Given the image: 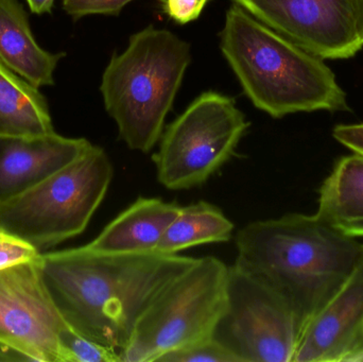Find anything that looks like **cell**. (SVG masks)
<instances>
[{
	"label": "cell",
	"mask_w": 363,
	"mask_h": 362,
	"mask_svg": "<svg viewBox=\"0 0 363 362\" xmlns=\"http://www.w3.org/2000/svg\"><path fill=\"white\" fill-rule=\"evenodd\" d=\"M93 144L59 134L0 135V203L18 197L82 157Z\"/></svg>",
	"instance_id": "7c38bea8"
},
{
	"label": "cell",
	"mask_w": 363,
	"mask_h": 362,
	"mask_svg": "<svg viewBox=\"0 0 363 362\" xmlns=\"http://www.w3.org/2000/svg\"><path fill=\"white\" fill-rule=\"evenodd\" d=\"M317 214L353 237H363V157L349 155L337 162L319 191Z\"/></svg>",
	"instance_id": "9a60e30c"
},
{
	"label": "cell",
	"mask_w": 363,
	"mask_h": 362,
	"mask_svg": "<svg viewBox=\"0 0 363 362\" xmlns=\"http://www.w3.org/2000/svg\"><path fill=\"white\" fill-rule=\"evenodd\" d=\"M133 0H62L64 10L74 19L87 15L118 16L123 9Z\"/></svg>",
	"instance_id": "ffe728a7"
},
{
	"label": "cell",
	"mask_w": 363,
	"mask_h": 362,
	"mask_svg": "<svg viewBox=\"0 0 363 362\" xmlns=\"http://www.w3.org/2000/svg\"><path fill=\"white\" fill-rule=\"evenodd\" d=\"M228 272L220 259L202 257L168 283L138 319L121 361L157 362L213 338L225 307Z\"/></svg>",
	"instance_id": "8992f818"
},
{
	"label": "cell",
	"mask_w": 363,
	"mask_h": 362,
	"mask_svg": "<svg viewBox=\"0 0 363 362\" xmlns=\"http://www.w3.org/2000/svg\"><path fill=\"white\" fill-rule=\"evenodd\" d=\"M362 244L318 214H288L241 229L235 265L289 303L302 334L347 282Z\"/></svg>",
	"instance_id": "7a4b0ae2"
},
{
	"label": "cell",
	"mask_w": 363,
	"mask_h": 362,
	"mask_svg": "<svg viewBox=\"0 0 363 362\" xmlns=\"http://www.w3.org/2000/svg\"><path fill=\"white\" fill-rule=\"evenodd\" d=\"M32 12L36 14H44L51 12L55 0H27Z\"/></svg>",
	"instance_id": "d4e9b609"
},
{
	"label": "cell",
	"mask_w": 363,
	"mask_h": 362,
	"mask_svg": "<svg viewBox=\"0 0 363 362\" xmlns=\"http://www.w3.org/2000/svg\"><path fill=\"white\" fill-rule=\"evenodd\" d=\"M234 223L217 206L207 202L181 206L155 253L177 255L186 249L230 242Z\"/></svg>",
	"instance_id": "e0dca14e"
},
{
	"label": "cell",
	"mask_w": 363,
	"mask_h": 362,
	"mask_svg": "<svg viewBox=\"0 0 363 362\" xmlns=\"http://www.w3.org/2000/svg\"><path fill=\"white\" fill-rule=\"evenodd\" d=\"M64 55L38 46L17 0H0V61L6 67L40 89L53 85V72Z\"/></svg>",
	"instance_id": "5bb4252c"
},
{
	"label": "cell",
	"mask_w": 363,
	"mask_h": 362,
	"mask_svg": "<svg viewBox=\"0 0 363 362\" xmlns=\"http://www.w3.org/2000/svg\"><path fill=\"white\" fill-rule=\"evenodd\" d=\"M300 337L296 314L279 293L235 264L228 267L216 341L240 362H292Z\"/></svg>",
	"instance_id": "ba28073f"
},
{
	"label": "cell",
	"mask_w": 363,
	"mask_h": 362,
	"mask_svg": "<svg viewBox=\"0 0 363 362\" xmlns=\"http://www.w3.org/2000/svg\"><path fill=\"white\" fill-rule=\"evenodd\" d=\"M196 259L159 253L106 254L83 246L40 253L38 267L66 324L121 354L147 306Z\"/></svg>",
	"instance_id": "6da1fadb"
},
{
	"label": "cell",
	"mask_w": 363,
	"mask_h": 362,
	"mask_svg": "<svg viewBox=\"0 0 363 362\" xmlns=\"http://www.w3.org/2000/svg\"><path fill=\"white\" fill-rule=\"evenodd\" d=\"M363 349V244L351 276L301 334L292 362H347Z\"/></svg>",
	"instance_id": "8fae6325"
},
{
	"label": "cell",
	"mask_w": 363,
	"mask_h": 362,
	"mask_svg": "<svg viewBox=\"0 0 363 362\" xmlns=\"http://www.w3.org/2000/svg\"><path fill=\"white\" fill-rule=\"evenodd\" d=\"M347 362H363V349L353 355Z\"/></svg>",
	"instance_id": "4316f807"
},
{
	"label": "cell",
	"mask_w": 363,
	"mask_h": 362,
	"mask_svg": "<svg viewBox=\"0 0 363 362\" xmlns=\"http://www.w3.org/2000/svg\"><path fill=\"white\" fill-rule=\"evenodd\" d=\"M40 252L0 229V268L36 259Z\"/></svg>",
	"instance_id": "44dd1931"
},
{
	"label": "cell",
	"mask_w": 363,
	"mask_h": 362,
	"mask_svg": "<svg viewBox=\"0 0 363 362\" xmlns=\"http://www.w3.org/2000/svg\"><path fill=\"white\" fill-rule=\"evenodd\" d=\"M0 361H31V359L0 340Z\"/></svg>",
	"instance_id": "cb8c5ba5"
},
{
	"label": "cell",
	"mask_w": 363,
	"mask_h": 362,
	"mask_svg": "<svg viewBox=\"0 0 363 362\" xmlns=\"http://www.w3.org/2000/svg\"><path fill=\"white\" fill-rule=\"evenodd\" d=\"M46 98L0 61V135L52 133Z\"/></svg>",
	"instance_id": "2e32d148"
},
{
	"label": "cell",
	"mask_w": 363,
	"mask_h": 362,
	"mask_svg": "<svg viewBox=\"0 0 363 362\" xmlns=\"http://www.w3.org/2000/svg\"><path fill=\"white\" fill-rule=\"evenodd\" d=\"M333 137L352 152L363 157V123L336 125Z\"/></svg>",
	"instance_id": "603a6c76"
},
{
	"label": "cell",
	"mask_w": 363,
	"mask_h": 362,
	"mask_svg": "<svg viewBox=\"0 0 363 362\" xmlns=\"http://www.w3.org/2000/svg\"><path fill=\"white\" fill-rule=\"evenodd\" d=\"M232 1L321 59H350L363 47L351 0Z\"/></svg>",
	"instance_id": "9c48e42d"
},
{
	"label": "cell",
	"mask_w": 363,
	"mask_h": 362,
	"mask_svg": "<svg viewBox=\"0 0 363 362\" xmlns=\"http://www.w3.org/2000/svg\"><path fill=\"white\" fill-rule=\"evenodd\" d=\"M208 0H164L163 11L170 19L185 25L200 17Z\"/></svg>",
	"instance_id": "7402d4cb"
},
{
	"label": "cell",
	"mask_w": 363,
	"mask_h": 362,
	"mask_svg": "<svg viewBox=\"0 0 363 362\" xmlns=\"http://www.w3.org/2000/svg\"><path fill=\"white\" fill-rule=\"evenodd\" d=\"M113 176L110 157L93 145L33 188L0 203V229L40 253L76 237L104 201Z\"/></svg>",
	"instance_id": "5b68a950"
},
{
	"label": "cell",
	"mask_w": 363,
	"mask_h": 362,
	"mask_svg": "<svg viewBox=\"0 0 363 362\" xmlns=\"http://www.w3.org/2000/svg\"><path fill=\"white\" fill-rule=\"evenodd\" d=\"M180 208L160 198H138L85 247L106 254L155 253Z\"/></svg>",
	"instance_id": "4fadbf2b"
},
{
	"label": "cell",
	"mask_w": 363,
	"mask_h": 362,
	"mask_svg": "<svg viewBox=\"0 0 363 362\" xmlns=\"http://www.w3.org/2000/svg\"><path fill=\"white\" fill-rule=\"evenodd\" d=\"M157 362H240L213 338L168 353Z\"/></svg>",
	"instance_id": "d6986e66"
},
{
	"label": "cell",
	"mask_w": 363,
	"mask_h": 362,
	"mask_svg": "<svg viewBox=\"0 0 363 362\" xmlns=\"http://www.w3.org/2000/svg\"><path fill=\"white\" fill-rule=\"evenodd\" d=\"M190 62L189 43L153 26L134 33L125 51L111 57L100 91L131 150L150 152L161 140Z\"/></svg>",
	"instance_id": "277c9868"
},
{
	"label": "cell",
	"mask_w": 363,
	"mask_h": 362,
	"mask_svg": "<svg viewBox=\"0 0 363 362\" xmlns=\"http://www.w3.org/2000/svg\"><path fill=\"white\" fill-rule=\"evenodd\" d=\"M249 127L234 98L201 94L164 129L153 155L157 180L170 191L204 184L234 155Z\"/></svg>",
	"instance_id": "52a82bcc"
},
{
	"label": "cell",
	"mask_w": 363,
	"mask_h": 362,
	"mask_svg": "<svg viewBox=\"0 0 363 362\" xmlns=\"http://www.w3.org/2000/svg\"><path fill=\"white\" fill-rule=\"evenodd\" d=\"M38 257L0 268V340L31 361L59 362L67 324L45 288Z\"/></svg>",
	"instance_id": "30bf717a"
},
{
	"label": "cell",
	"mask_w": 363,
	"mask_h": 362,
	"mask_svg": "<svg viewBox=\"0 0 363 362\" xmlns=\"http://www.w3.org/2000/svg\"><path fill=\"white\" fill-rule=\"evenodd\" d=\"M59 362H123L116 349L81 335L66 325L59 335Z\"/></svg>",
	"instance_id": "ac0fdd59"
},
{
	"label": "cell",
	"mask_w": 363,
	"mask_h": 362,
	"mask_svg": "<svg viewBox=\"0 0 363 362\" xmlns=\"http://www.w3.org/2000/svg\"><path fill=\"white\" fill-rule=\"evenodd\" d=\"M220 48L245 96L273 118L350 111L347 93L323 59L237 4L226 11Z\"/></svg>",
	"instance_id": "3957f363"
},
{
	"label": "cell",
	"mask_w": 363,
	"mask_h": 362,
	"mask_svg": "<svg viewBox=\"0 0 363 362\" xmlns=\"http://www.w3.org/2000/svg\"><path fill=\"white\" fill-rule=\"evenodd\" d=\"M357 23L358 33L363 42V0H351Z\"/></svg>",
	"instance_id": "484cf974"
}]
</instances>
